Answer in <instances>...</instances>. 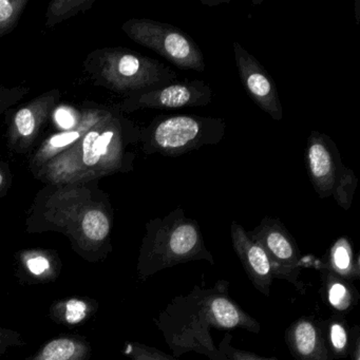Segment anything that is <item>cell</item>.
I'll use <instances>...</instances> for the list:
<instances>
[{
	"instance_id": "obj_1",
	"label": "cell",
	"mask_w": 360,
	"mask_h": 360,
	"mask_svg": "<svg viewBox=\"0 0 360 360\" xmlns=\"http://www.w3.org/2000/svg\"><path fill=\"white\" fill-rule=\"evenodd\" d=\"M113 208L98 181L87 184L46 185L37 193L26 220L29 233L53 231L66 236L73 252L90 263L112 252Z\"/></svg>"
},
{
	"instance_id": "obj_2",
	"label": "cell",
	"mask_w": 360,
	"mask_h": 360,
	"mask_svg": "<svg viewBox=\"0 0 360 360\" xmlns=\"http://www.w3.org/2000/svg\"><path fill=\"white\" fill-rule=\"evenodd\" d=\"M229 281L218 280L212 288L195 285L186 295L174 297L153 319L174 357L197 353L210 360H225L212 330L261 332V324L231 296Z\"/></svg>"
},
{
	"instance_id": "obj_3",
	"label": "cell",
	"mask_w": 360,
	"mask_h": 360,
	"mask_svg": "<svg viewBox=\"0 0 360 360\" xmlns=\"http://www.w3.org/2000/svg\"><path fill=\"white\" fill-rule=\"evenodd\" d=\"M140 142V126L115 106L75 146L50 160L33 176L46 185H75L126 174L134 170V147Z\"/></svg>"
},
{
	"instance_id": "obj_4",
	"label": "cell",
	"mask_w": 360,
	"mask_h": 360,
	"mask_svg": "<svg viewBox=\"0 0 360 360\" xmlns=\"http://www.w3.org/2000/svg\"><path fill=\"white\" fill-rule=\"evenodd\" d=\"M145 231L136 263L140 281H146L163 269L193 261L216 264L204 243L199 223L188 218L182 208H176L164 218L151 219Z\"/></svg>"
},
{
	"instance_id": "obj_5",
	"label": "cell",
	"mask_w": 360,
	"mask_h": 360,
	"mask_svg": "<svg viewBox=\"0 0 360 360\" xmlns=\"http://www.w3.org/2000/svg\"><path fill=\"white\" fill-rule=\"evenodd\" d=\"M84 70L94 85L126 96L178 81L176 71L163 63L123 47L94 50Z\"/></svg>"
},
{
	"instance_id": "obj_6",
	"label": "cell",
	"mask_w": 360,
	"mask_h": 360,
	"mask_svg": "<svg viewBox=\"0 0 360 360\" xmlns=\"http://www.w3.org/2000/svg\"><path fill=\"white\" fill-rule=\"evenodd\" d=\"M226 122L195 115H160L141 127V144L147 155L178 158L224 139Z\"/></svg>"
},
{
	"instance_id": "obj_7",
	"label": "cell",
	"mask_w": 360,
	"mask_h": 360,
	"mask_svg": "<svg viewBox=\"0 0 360 360\" xmlns=\"http://www.w3.org/2000/svg\"><path fill=\"white\" fill-rule=\"evenodd\" d=\"M122 30L130 39L153 50L182 70L205 71L203 53L191 35L181 29L149 18H131Z\"/></svg>"
},
{
	"instance_id": "obj_8",
	"label": "cell",
	"mask_w": 360,
	"mask_h": 360,
	"mask_svg": "<svg viewBox=\"0 0 360 360\" xmlns=\"http://www.w3.org/2000/svg\"><path fill=\"white\" fill-rule=\"evenodd\" d=\"M248 233L266 252L273 267L274 278L285 280L299 292L304 294L307 285L299 277L304 267L311 266L314 257L301 256L296 240L280 219L265 217L258 226Z\"/></svg>"
},
{
	"instance_id": "obj_9",
	"label": "cell",
	"mask_w": 360,
	"mask_h": 360,
	"mask_svg": "<svg viewBox=\"0 0 360 360\" xmlns=\"http://www.w3.org/2000/svg\"><path fill=\"white\" fill-rule=\"evenodd\" d=\"M212 100L210 84L204 81L174 82L168 85L126 96L117 108L123 113L207 106Z\"/></svg>"
},
{
	"instance_id": "obj_10",
	"label": "cell",
	"mask_w": 360,
	"mask_h": 360,
	"mask_svg": "<svg viewBox=\"0 0 360 360\" xmlns=\"http://www.w3.org/2000/svg\"><path fill=\"white\" fill-rule=\"evenodd\" d=\"M60 98V90L52 89L16 109L7 120L8 149L18 155L28 153L53 115Z\"/></svg>"
},
{
	"instance_id": "obj_11",
	"label": "cell",
	"mask_w": 360,
	"mask_h": 360,
	"mask_svg": "<svg viewBox=\"0 0 360 360\" xmlns=\"http://www.w3.org/2000/svg\"><path fill=\"white\" fill-rule=\"evenodd\" d=\"M305 163L318 197L326 199L333 195L345 169L336 143L328 134L313 130L307 138Z\"/></svg>"
},
{
	"instance_id": "obj_12",
	"label": "cell",
	"mask_w": 360,
	"mask_h": 360,
	"mask_svg": "<svg viewBox=\"0 0 360 360\" xmlns=\"http://www.w3.org/2000/svg\"><path fill=\"white\" fill-rule=\"evenodd\" d=\"M233 56L244 89L255 104L275 121L283 119L277 86L264 67L238 41L233 43Z\"/></svg>"
},
{
	"instance_id": "obj_13",
	"label": "cell",
	"mask_w": 360,
	"mask_h": 360,
	"mask_svg": "<svg viewBox=\"0 0 360 360\" xmlns=\"http://www.w3.org/2000/svg\"><path fill=\"white\" fill-rule=\"evenodd\" d=\"M233 250L254 288L264 296L271 295L274 271L266 252L260 244L252 239L248 231L237 222L231 225Z\"/></svg>"
},
{
	"instance_id": "obj_14",
	"label": "cell",
	"mask_w": 360,
	"mask_h": 360,
	"mask_svg": "<svg viewBox=\"0 0 360 360\" xmlns=\"http://www.w3.org/2000/svg\"><path fill=\"white\" fill-rule=\"evenodd\" d=\"M107 110L108 108L106 107L84 109L79 113L75 125L46 139L29 159V168L32 174L39 172L45 164L56 155L75 146L87 134L88 130L94 127L106 115Z\"/></svg>"
},
{
	"instance_id": "obj_15",
	"label": "cell",
	"mask_w": 360,
	"mask_h": 360,
	"mask_svg": "<svg viewBox=\"0 0 360 360\" xmlns=\"http://www.w3.org/2000/svg\"><path fill=\"white\" fill-rule=\"evenodd\" d=\"M284 341L295 360H335L319 322L311 316H302L292 321L284 333Z\"/></svg>"
},
{
	"instance_id": "obj_16",
	"label": "cell",
	"mask_w": 360,
	"mask_h": 360,
	"mask_svg": "<svg viewBox=\"0 0 360 360\" xmlns=\"http://www.w3.org/2000/svg\"><path fill=\"white\" fill-rule=\"evenodd\" d=\"M14 260L15 276L20 284L53 283L62 273V260L53 250L26 248L15 252Z\"/></svg>"
},
{
	"instance_id": "obj_17",
	"label": "cell",
	"mask_w": 360,
	"mask_h": 360,
	"mask_svg": "<svg viewBox=\"0 0 360 360\" xmlns=\"http://www.w3.org/2000/svg\"><path fill=\"white\" fill-rule=\"evenodd\" d=\"M313 262L311 266L317 271L328 269L351 282L360 279V256L355 254L353 243L345 236L335 240L322 259H314Z\"/></svg>"
},
{
	"instance_id": "obj_18",
	"label": "cell",
	"mask_w": 360,
	"mask_h": 360,
	"mask_svg": "<svg viewBox=\"0 0 360 360\" xmlns=\"http://www.w3.org/2000/svg\"><path fill=\"white\" fill-rule=\"evenodd\" d=\"M321 297L330 311L338 315L351 313L360 300V292L353 282L339 277L328 269H319Z\"/></svg>"
},
{
	"instance_id": "obj_19",
	"label": "cell",
	"mask_w": 360,
	"mask_h": 360,
	"mask_svg": "<svg viewBox=\"0 0 360 360\" xmlns=\"http://www.w3.org/2000/svg\"><path fill=\"white\" fill-rule=\"evenodd\" d=\"M98 311L96 299L85 296H72L58 299L49 309V317L54 323L66 328L83 326Z\"/></svg>"
},
{
	"instance_id": "obj_20",
	"label": "cell",
	"mask_w": 360,
	"mask_h": 360,
	"mask_svg": "<svg viewBox=\"0 0 360 360\" xmlns=\"http://www.w3.org/2000/svg\"><path fill=\"white\" fill-rule=\"evenodd\" d=\"M91 345L81 335L63 334L45 343L26 360H90Z\"/></svg>"
},
{
	"instance_id": "obj_21",
	"label": "cell",
	"mask_w": 360,
	"mask_h": 360,
	"mask_svg": "<svg viewBox=\"0 0 360 360\" xmlns=\"http://www.w3.org/2000/svg\"><path fill=\"white\" fill-rule=\"evenodd\" d=\"M324 340L335 360L349 357L352 342L351 328L342 315L334 314L328 319L318 320Z\"/></svg>"
},
{
	"instance_id": "obj_22",
	"label": "cell",
	"mask_w": 360,
	"mask_h": 360,
	"mask_svg": "<svg viewBox=\"0 0 360 360\" xmlns=\"http://www.w3.org/2000/svg\"><path fill=\"white\" fill-rule=\"evenodd\" d=\"M96 0H53L46 12V27L54 28L60 22L89 11Z\"/></svg>"
},
{
	"instance_id": "obj_23",
	"label": "cell",
	"mask_w": 360,
	"mask_h": 360,
	"mask_svg": "<svg viewBox=\"0 0 360 360\" xmlns=\"http://www.w3.org/2000/svg\"><path fill=\"white\" fill-rule=\"evenodd\" d=\"M29 0H0V39L14 30Z\"/></svg>"
},
{
	"instance_id": "obj_24",
	"label": "cell",
	"mask_w": 360,
	"mask_h": 360,
	"mask_svg": "<svg viewBox=\"0 0 360 360\" xmlns=\"http://www.w3.org/2000/svg\"><path fill=\"white\" fill-rule=\"evenodd\" d=\"M357 183L358 179L356 178L353 170L351 168L345 167V172L339 179L334 193H333V197L336 200L337 204L345 212L351 208Z\"/></svg>"
},
{
	"instance_id": "obj_25",
	"label": "cell",
	"mask_w": 360,
	"mask_h": 360,
	"mask_svg": "<svg viewBox=\"0 0 360 360\" xmlns=\"http://www.w3.org/2000/svg\"><path fill=\"white\" fill-rule=\"evenodd\" d=\"M123 354L130 360H179L161 349L141 342H126Z\"/></svg>"
},
{
	"instance_id": "obj_26",
	"label": "cell",
	"mask_w": 360,
	"mask_h": 360,
	"mask_svg": "<svg viewBox=\"0 0 360 360\" xmlns=\"http://www.w3.org/2000/svg\"><path fill=\"white\" fill-rule=\"evenodd\" d=\"M231 341H233V335L227 333L219 343L218 347L224 354L225 360H277V358L262 357L252 352L238 349L231 343Z\"/></svg>"
},
{
	"instance_id": "obj_27",
	"label": "cell",
	"mask_w": 360,
	"mask_h": 360,
	"mask_svg": "<svg viewBox=\"0 0 360 360\" xmlns=\"http://www.w3.org/2000/svg\"><path fill=\"white\" fill-rule=\"evenodd\" d=\"M29 91L30 89L25 86L5 87L0 85V115L18 104L29 94Z\"/></svg>"
},
{
	"instance_id": "obj_28",
	"label": "cell",
	"mask_w": 360,
	"mask_h": 360,
	"mask_svg": "<svg viewBox=\"0 0 360 360\" xmlns=\"http://www.w3.org/2000/svg\"><path fill=\"white\" fill-rule=\"evenodd\" d=\"M26 345L22 334L18 330L0 326V356L7 353L11 347H20Z\"/></svg>"
},
{
	"instance_id": "obj_29",
	"label": "cell",
	"mask_w": 360,
	"mask_h": 360,
	"mask_svg": "<svg viewBox=\"0 0 360 360\" xmlns=\"http://www.w3.org/2000/svg\"><path fill=\"white\" fill-rule=\"evenodd\" d=\"M12 181L13 176L9 163L0 158V200L3 199L11 188Z\"/></svg>"
},
{
	"instance_id": "obj_30",
	"label": "cell",
	"mask_w": 360,
	"mask_h": 360,
	"mask_svg": "<svg viewBox=\"0 0 360 360\" xmlns=\"http://www.w3.org/2000/svg\"><path fill=\"white\" fill-rule=\"evenodd\" d=\"M352 342L349 357L351 360H360V326L355 324L351 328Z\"/></svg>"
}]
</instances>
